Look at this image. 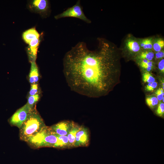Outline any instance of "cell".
<instances>
[{
  "label": "cell",
  "instance_id": "cell-1",
  "mask_svg": "<svg viewBox=\"0 0 164 164\" xmlns=\"http://www.w3.org/2000/svg\"><path fill=\"white\" fill-rule=\"evenodd\" d=\"M97 48L90 50L80 42L66 53L63 71L73 91L97 97L107 95L119 82L120 56L115 45L99 38Z\"/></svg>",
  "mask_w": 164,
  "mask_h": 164
},
{
  "label": "cell",
  "instance_id": "cell-2",
  "mask_svg": "<svg viewBox=\"0 0 164 164\" xmlns=\"http://www.w3.org/2000/svg\"><path fill=\"white\" fill-rule=\"evenodd\" d=\"M46 126L40 114L33 108L19 128L20 138L26 142L30 137L37 134Z\"/></svg>",
  "mask_w": 164,
  "mask_h": 164
},
{
  "label": "cell",
  "instance_id": "cell-3",
  "mask_svg": "<svg viewBox=\"0 0 164 164\" xmlns=\"http://www.w3.org/2000/svg\"><path fill=\"white\" fill-rule=\"evenodd\" d=\"M58 135L50 127L46 126L36 134L30 137L26 142L36 148L53 147L57 140Z\"/></svg>",
  "mask_w": 164,
  "mask_h": 164
},
{
  "label": "cell",
  "instance_id": "cell-4",
  "mask_svg": "<svg viewBox=\"0 0 164 164\" xmlns=\"http://www.w3.org/2000/svg\"><path fill=\"white\" fill-rule=\"evenodd\" d=\"M80 2V0H78L74 5L55 16V18L58 19L65 17H74L80 19L87 23H91V20L86 16L84 12Z\"/></svg>",
  "mask_w": 164,
  "mask_h": 164
},
{
  "label": "cell",
  "instance_id": "cell-5",
  "mask_svg": "<svg viewBox=\"0 0 164 164\" xmlns=\"http://www.w3.org/2000/svg\"><path fill=\"white\" fill-rule=\"evenodd\" d=\"M32 109L26 103L18 110L12 116L9 120V123L19 128L27 119Z\"/></svg>",
  "mask_w": 164,
  "mask_h": 164
},
{
  "label": "cell",
  "instance_id": "cell-6",
  "mask_svg": "<svg viewBox=\"0 0 164 164\" xmlns=\"http://www.w3.org/2000/svg\"><path fill=\"white\" fill-rule=\"evenodd\" d=\"M31 11L39 13L43 16H47L50 12L49 1L47 0H34L29 4Z\"/></svg>",
  "mask_w": 164,
  "mask_h": 164
},
{
  "label": "cell",
  "instance_id": "cell-7",
  "mask_svg": "<svg viewBox=\"0 0 164 164\" xmlns=\"http://www.w3.org/2000/svg\"><path fill=\"white\" fill-rule=\"evenodd\" d=\"M124 50L128 54L137 55L142 50L139 39L131 35H129L125 40Z\"/></svg>",
  "mask_w": 164,
  "mask_h": 164
},
{
  "label": "cell",
  "instance_id": "cell-8",
  "mask_svg": "<svg viewBox=\"0 0 164 164\" xmlns=\"http://www.w3.org/2000/svg\"><path fill=\"white\" fill-rule=\"evenodd\" d=\"M90 141V133L89 129L82 125L76 134L74 147H87L89 144Z\"/></svg>",
  "mask_w": 164,
  "mask_h": 164
},
{
  "label": "cell",
  "instance_id": "cell-9",
  "mask_svg": "<svg viewBox=\"0 0 164 164\" xmlns=\"http://www.w3.org/2000/svg\"><path fill=\"white\" fill-rule=\"evenodd\" d=\"M75 122L72 121H63L50 126L56 134L60 136H67Z\"/></svg>",
  "mask_w": 164,
  "mask_h": 164
},
{
  "label": "cell",
  "instance_id": "cell-10",
  "mask_svg": "<svg viewBox=\"0 0 164 164\" xmlns=\"http://www.w3.org/2000/svg\"><path fill=\"white\" fill-rule=\"evenodd\" d=\"M22 37L25 42L29 44L32 39L36 38H39L40 34L35 28H32L25 31L23 33Z\"/></svg>",
  "mask_w": 164,
  "mask_h": 164
},
{
  "label": "cell",
  "instance_id": "cell-11",
  "mask_svg": "<svg viewBox=\"0 0 164 164\" xmlns=\"http://www.w3.org/2000/svg\"><path fill=\"white\" fill-rule=\"evenodd\" d=\"M31 66L29 75V82L31 84L37 83L39 77L38 67L35 62L31 63Z\"/></svg>",
  "mask_w": 164,
  "mask_h": 164
},
{
  "label": "cell",
  "instance_id": "cell-12",
  "mask_svg": "<svg viewBox=\"0 0 164 164\" xmlns=\"http://www.w3.org/2000/svg\"><path fill=\"white\" fill-rule=\"evenodd\" d=\"M82 125L75 123L73 127L67 135L70 148L74 147V143L76 134Z\"/></svg>",
  "mask_w": 164,
  "mask_h": 164
},
{
  "label": "cell",
  "instance_id": "cell-13",
  "mask_svg": "<svg viewBox=\"0 0 164 164\" xmlns=\"http://www.w3.org/2000/svg\"><path fill=\"white\" fill-rule=\"evenodd\" d=\"M53 148L60 149L70 148L67 136L58 135L57 140Z\"/></svg>",
  "mask_w": 164,
  "mask_h": 164
},
{
  "label": "cell",
  "instance_id": "cell-14",
  "mask_svg": "<svg viewBox=\"0 0 164 164\" xmlns=\"http://www.w3.org/2000/svg\"><path fill=\"white\" fill-rule=\"evenodd\" d=\"M153 39L152 38H147L139 39L142 50H152Z\"/></svg>",
  "mask_w": 164,
  "mask_h": 164
},
{
  "label": "cell",
  "instance_id": "cell-15",
  "mask_svg": "<svg viewBox=\"0 0 164 164\" xmlns=\"http://www.w3.org/2000/svg\"><path fill=\"white\" fill-rule=\"evenodd\" d=\"M155 57L154 52L152 50H142L136 56L138 60H146L152 61Z\"/></svg>",
  "mask_w": 164,
  "mask_h": 164
},
{
  "label": "cell",
  "instance_id": "cell-16",
  "mask_svg": "<svg viewBox=\"0 0 164 164\" xmlns=\"http://www.w3.org/2000/svg\"><path fill=\"white\" fill-rule=\"evenodd\" d=\"M164 40L162 38H158L153 39L152 51L155 53L163 50Z\"/></svg>",
  "mask_w": 164,
  "mask_h": 164
},
{
  "label": "cell",
  "instance_id": "cell-17",
  "mask_svg": "<svg viewBox=\"0 0 164 164\" xmlns=\"http://www.w3.org/2000/svg\"><path fill=\"white\" fill-rule=\"evenodd\" d=\"M139 60L138 64L139 66L147 72L150 71L153 69L154 64L153 61L146 60Z\"/></svg>",
  "mask_w": 164,
  "mask_h": 164
},
{
  "label": "cell",
  "instance_id": "cell-18",
  "mask_svg": "<svg viewBox=\"0 0 164 164\" xmlns=\"http://www.w3.org/2000/svg\"><path fill=\"white\" fill-rule=\"evenodd\" d=\"M145 102L149 107L151 108H153L158 105L159 101L155 96L152 95L146 97Z\"/></svg>",
  "mask_w": 164,
  "mask_h": 164
},
{
  "label": "cell",
  "instance_id": "cell-19",
  "mask_svg": "<svg viewBox=\"0 0 164 164\" xmlns=\"http://www.w3.org/2000/svg\"><path fill=\"white\" fill-rule=\"evenodd\" d=\"M40 96L38 94L34 95L29 96L28 98L27 104L31 108L33 109L35 104L39 100Z\"/></svg>",
  "mask_w": 164,
  "mask_h": 164
},
{
  "label": "cell",
  "instance_id": "cell-20",
  "mask_svg": "<svg viewBox=\"0 0 164 164\" xmlns=\"http://www.w3.org/2000/svg\"><path fill=\"white\" fill-rule=\"evenodd\" d=\"M142 80L145 83H150L155 82V78L148 72H145L142 74Z\"/></svg>",
  "mask_w": 164,
  "mask_h": 164
},
{
  "label": "cell",
  "instance_id": "cell-21",
  "mask_svg": "<svg viewBox=\"0 0 164 164\" xmlns=\"http://www.w3.org/2000/svg\"><path fill=\"white\" fill-rule=\"evenodd\" d=\"M39 91L38 84L37 83L31 84V88L29 92V96L34 95L37 94Z\"/></svg>",
  "mask_w": 164,
  "mask_h": 164
},
{
  "label": "cell",
  "instance_id": "cell-22",
  "mask_svg": "<svg viewBox=\"0 0 164 164\" xmlns=\"http://www.w3.org/2000/svg\"><path fill=\"white\" fill-rule=\"evenodd\" d=\"M157 82L155 81L148 83L145 86V89L147 91H152L157 87Z\"/></svg>",
  "mask_w": 164,
  "mask_h": 164
},
{
  "label": "cell",
  "instance_id": "cell-23",
  "mask_svg": "<svg viewBox=\"0 0 164 164\" xmlns=\"http://www.w3.org/2000/svg\"><path fill=\"white\" fill-rule=\"evenodd\" d=\"M156 113L159 116H162L164 114V104L163 102L160 101L157 109Z\"/></svg>",
  "mask_w": 164,
  "mask_h": 164
},
{
  "label": "cell",
  "instance_id": "cell-24",
  "mask_svg": "<svg viewBox=\"0 0 164 164\" xmlns=\"http://www.w3.org/2000/svg\"><path fill=\"white\" fill-rule=\"evenodd\" d=\"M155 94L158 100L161 101L164 97V90L162 88H159L155 92Z\"/></svg>",
  "mask_w": 164,
  "mask_h": 164
},
{
  "label": "cell",
  "instance_id": "cell-25",
  "mask_svg": "<svg viewBox=\"0 0 164 164\" xmlns=\"http://www.w3.org/2000/svg\"><path fill=\"white\" fill-rule=\"evenodd\" d=\"M155 60L157 61L164 59V49L158 52H156L155 55Z\"/></svg>",
  "mask_w": 164,
  "mask_h": 164
},
{
  "label": "cell",
  "instance_id": "cell-26",
  "mask_svg": "<svg viewBox=\"0 0 164 164\" xmlns=\"http://www.w3.org/2000/svg\"><path fill=\"white\" fill-rule=\"evenodd\" d=\"M158 68L160 72L164 73V59H162L160 60L158 63Z\"/></svg>",
  "mask_w": 164,
  "mask_h": 164
},
{
  "label": "cell",
  "instance_id": "cell-27",
  "mask_svg": "<svg viewBox=\"0 0 164 164\" xmlns=\"http://www.w3.org/2000/svg\"><path fill=\"white\" fill-rule=\"evenodd\" d=\"M164 97L163 98V99H162V102H163V103H164Z\"/></svg>",
  "mask_w": 164,
  "mask_h": 164
}]
</instances>
